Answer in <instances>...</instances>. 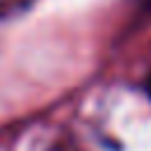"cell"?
Masks as SVG:
<instances>
[{"instance_id": "obj_1", "label": "cell", "mask_w": 151, "mask_h": 151, "mask_svg": "<svg viewBox=\"0 0 151 151\" xmlns=\"http://www.w3.org/2000/svg\"><path fill=\"white\" fill-rule=\"evenodd\" d=\"M144 92L151 97V68H149V73H146V78H144Z\"/></svg>"}]
</instances>
